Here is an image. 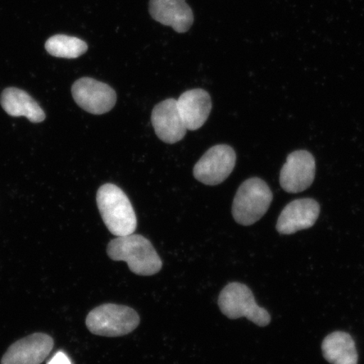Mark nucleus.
<instances>
[{
  "label": "nucleus",
  "mask_w": 364,
  "mask_h": 364,
  "mask_svg": "<svg viewBox=\"0 0 364 364\" xmlns=\"http://www.w3.org/2000/svg\"><path fill=\"white\" fill-rule=\"evenodd\" d=\"M273 198L272 191L257 177L245 181L240 185L232 206L236 223L244 226L255 224L266 215Z\"/></svg>",
  "instance_id": "obj_3"
},
{
  "label": "nucleus",
  "mask_w": 364,
  "mask_h": 364,
  "mask_svg": "<svg viewBox=\"0 0 364 364\" xmlns=\"http://www.w3.org/2000/svg\"><path fill=\"white\" fill-rule=\"evenodd\" d=\"M0 103L4 110L11 117H26L34 124L45 120L46 114L43 109L24 90L14 87L4 90Z\"/></svg>",
  "instance_id": "obj_14"
},
{
  "label": "nucleus",
  "mask_w": 364,
  "mask_h": 364,
  "mask_svg": "<svg viewBox=\"0 0 364 364\" xmlns=\"http://www.w3.org/2000/svg\"><path fill=\"white\" fill-rule=\"evenodd\" d=\"M218 304L221 312L231 320L245 317L258 326L270 324V314L258 306L252 291L243 284H228L221 291Z\"/></svg>",
  "instance_id": "obj_5"
},
{
  "label": "nucleus",
  "mask_w": 364,
  "mask_h": 364,
  "mask_svg": "<svg viewBox=\"0 0 364 364\" xmlns=\"http://www.w3.org/2000/svg\"><path fill=\"white\" fill-rule=\"evenodd\" d=\"M177 101V107L186 129L195 131L205 124L212 110L210 95L203 89L186 91Z\"/></svg>",
  "instance_id": "obj_13"
},
{
  "label": "nucleus",
  "mask_w": 364,
  "mask_h": 364,
  "mask_svg": "<svg viewBox=\"0 0 364 364\" xmlns=\"http://www.w3.org/2000/svg\"><path fill=\"white\" fill-rule=\"evenodd\" d=\"M139 323V314L134 309L115 304L95 308L86 318V326L91 333L108 338L129 334Z\"/></svg>",
  "instance_id": "obj_4"
},
{
  "label": "nucleus",
  "mask_w": 364,
  "mask_h": 364,
  "mask_svg": "<svg viewBox=\"0 0 364 364\" xmlns=\"http://www.w3.org/2000/svg\"><path fill=\"white\" fill-rule=\"evenodd\" d=\"M97 203L109 231L117 237L134 234L136 217L124 191L114 184H105L98 190Z\"/></svg>",
  "instance_id": "obj_2"
},
{
  "label": "nucleus",
  "mask_w": 364,
  "mask_h": 364,
  "mask_svg": "<svg viewBox=\"0 0 364 364\" xmlns=\"http://www.w3.org/2000/svg\"><path fill=\"white\" fill-rule=\"evenodd\" d=\"M154 132L166 144H176L184 138L186 127L175 99H167L154 107L151 115Z\"/></svg>",
  "instance_id": "obj_11"
},
{
  "label": "nucleus",
  "mask_w": 364,
  "mask_h": 364,
  "mask_svg": "<svg viewBox=\"0 0 364 364\" xmlns=\"http://www.w3.org/2000/svg\"><path fill=\"white\" fill-rule=\"evenodd\" d=\"M46 50L52 56L63 58H77L87 51L88 45L74 36L56 35L45 44Z\"/></svg>",
  "instance_id": "obj_16"
},
{
  "label": "nucleus",
  "mask_w": 364,
  "mask_h": 364,
  "mask_svg": "<svg viewBox=\"0 0 364 364\" xmlns=\"http://www.w3.org/2000/svg\"><path fill=\"white\" fill-rule=\"evenodd\" d=\"M321 207L316 200L301 198L289 203L280 213L277 230L281 235H293L316 224Z\"/></svg>",
  "instance_id": "obj_9"
},
{
  "label": "nucleus",
  "mask_w": 364,
  "mask_h": 364,
  "mask_svg": "<svg viewBox=\"0 0 364 364\" xmlns=\"http://www.w3.org/2000/svg\"><path fill=\"white\" fill-rule=\"evenodd\" d=\"M236 163L235 150L229 145L218 144L209 149L196 164V179L208 186L224 182L233 171Z\"/></svg>",
  "instance_id": "obj_6"
},
{
  "label": "nucleus",
  "mask_w": 364,
  "mask_h": 364,
  "mask_svg": "<svg viewBox=\"0 0 364 364\" xmlns=\"http://www.w3.org/2000/svg\"><path fill=\"white\" fill-rule=\"evenodd\" d=\"M321 349L323 356L331 364H358L356 344L347 332H332L323 341Z\"/></svg>",
  "instance_id": "obj_15"
},
{
  "label": "nucleus",
  "mask_w": 364,
  "mask_h": 364,
  "mask_svg": "<svg viewBox=\"0 0 364 364\" xmlns=\"http://www.w3.org/2000/svg\"><path fill=\"white\" fill-rule=\"evenodd\" d=\"M149 13L154 21L178 33L188 31L194 21L193 12L186 0H150Z\"/></svg>",
  "instance_id": "obj_12"
},
{
  "label": "nucleus",
  "mask_w": 364,
  "mask_h": 364,
  "mask_svg": "<svg viewBox=\"0 0 364 364\" xmlns=\"http://www.w3.org/2000/svg\"><path fill=\"white\" fill-rule=\"evenodd\" d=\"M72 95L83 110L95 115L110 112L117 102V94L111 86L87 77L75 82Z\"/></svg>",
  "instance_id": "obj_7"
},
{
  "label": "nucleus",
  "mask_w": 364,
  "mask_h": 364,
  "mask_svg": "<svg viewBox=\"0 0 364 364\" xmlns=\"http://www.w3.org/2000/svg\"><path fill=\"white\" fill-rule=\"evenodd\" d=\"M108 257L125 262L131 272L139 276H152L161 271L162 261L150 241L140 235L119 236L107 245Z\"/></svg>",
  "instance_id": "obj_1"
},
{
  "label": "nucleus",
  "mask_w": 364,
  "mask_h": 364,
  "mask_svg": "<svg viewBox=\"0 0 364 364\" xmlns=\"http://www.w3.org/2000/svg\"><path fill=\"white\" fill-rule=\"evenodd\" d=\"M316 176V159L306 150L290 154L280 173V185L287 193H299L313 183Z\"/></svg>",
  "instance_id": "obj_8"
},
{
  "label": "nucleus",
  "mask_w": 364,
  "mask_h": 364,
  "mask_svg": "<svg viewBox=\"0 0 364 364\" xmlns=\"http://www.w3.org/2000/svg\"><path fill=\"white\" fill-rule=\"evenodd\" d=\"M48 364H72V363L65 353L58 352Z\"/></svg>",
  "instance_id": "obj_17"
},
{
  "label": "nucleus",
  "mask_w": 364,
  "mask_h": 364,
  "mask_svg": "<svg viewBox=\"0 0 364 364\" xmlns=\"http://www.w3.org/2000/svg\"><path fill=\"white\" fill-rule=\"evenodd\" d=\"M51 336L34 333L17 341L4 353L1 364H41L53 348Z\"/></svg>",
  "instance_id": "obj_10"
}]
</instances>
